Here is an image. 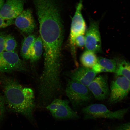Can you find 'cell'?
Returning <instances> with one entry per match:
<instances>
[{
  "label": "cell",
  "mask_w": 130,
  "mask_h": 130,
  "mask_svg": "<svg viewBox=\"0 0 130 130\" xmlns=\"http://www.w3.org/2000/svg\"><path fill=\"white\" fill-rule=\"evenodd\" d=\"M46 108L57 120L76 119L79 118L77 113L70 107L69 102L67 100L55 98Z\"/></svg>",
  "instance_id": "6"
},
{
  "label": "cell",
  "mask_w": 130,
  "mask_h": 130,
  "mask_svg": "<svg viewBox=\"0 0 130 130\" xmlns=\"http://www.w3.org/2000/svg\"><path fill=\"white\" fill-rule=\"evenodd\" d=\"M97 74L92 69L83 66L67 72L66 75L71 80L87 87L95 78Z\"/></svg>",
  "instance_id": "12"
},
{
  "label": "cell",
  "mask_w": 130,
  "mask_h": 130,
  "mask_svg": "<svg viewBox=\"0 0 130 130\" xmlns=\"http://www.w3.org/2000/svg\"><path fill=\"white\" fill-rule=\"evenodd\" d=\"M14 20H6L0 17V29L6 28L14 24Z\"/></svg>",
  "instance_id": "21"
},
{
  "label": "cell",
  "mask_w": 130,
  "mask_h": 130,
  "mask_svg": "<svg viewBox=\"0 0 130 130\" xmlns=\"http://www.w3.org/2000/svg\"><path fill=\"white\" fill-rule=\"evenodd\" d=\"M97 63L104 70L105 72L115 73L117 67L116 60L102 57L98 58Z\"/></svg>",
  "instance_id": "17"
},
{
  "label": "cell",
  "mask_w": 130,
  "mask_h": 130,
  "mask_svg": "<svg viewBox=\"0 0 130 130\" xmlns=\"http://www.w3.org/2000/svg\"><path fill=\"white\" fill-rule=\"evenodd\" d=\"M44 54H61L64 28L58 0H32Z\"/></svg>",
  "instance_id": "1"
},
{
  "label": "cell",
  "mask_w": 130,
  "mask_h": 130,
  "mask_svg": "<svg viewBox=\"0 0 130 130\" xmlns=\"http://www.w3.org/2000/svg\"><path fill=\"white\" fill-rule=\"evenodd\" d=\"M99 22L91 20L85 36L86 50L94 53L102 52L101 37L99 30Z\"/></svg>",
  "instance_id": "8"
},
{
  "label": "cell",
  "mask_w": 130,
  "mask_h": 130,
  "mask_svg": "<svg viewBox=\"0 0 130 130\" xmlns=\"http://www.w3.org/2000/svg\"><path fill=\"white\" fill-rule=\"evenodd\" d=\"M87 87L92 95L99 100H104L110 95L108 78L106 76L95 77Z\"/></svg>",
  "instance_id": "10"
},
{
  "label": "cell",
  "mask_w": 130,
  "mask_h": 130,
  "mask_svg": "<svg viewBox=\"0 0 130 130\" xmlns=\"http://www.w3.org/2000/svg\"><path fill=\"white\" fill-rule=\"evenodd\" d=\"M3 84L4 98L8 108L33 121V113L35 105L32 89L23 87L17 81L9 78L4 79Z\"/></svg>",
  "instance_id": "2"
},
{
  "label": "cell",
  "mask_w": 130,
  "mask_h": 130,
  "mask_svg": "<svg viewBox=\"0 0 130 130\" xmlns=\"http://www.w3.org/2000/svg\"><path fill=\"white\" fill-rule=\"evenodd\" d=\"M82 8L83 0H80L76 7L75 13L72 19L69 37L71 54L75 64L77 67L79 64L76 56L75 40L79 35L85 34L86 28V22L82 13Z\"/></svg>",
  "instance_id": "4"
},
{
  "label": "cell",
  "mask_w": 130,
  "mask_h": 130,
  "mask_svg": "<svg viewBox=\"0 0 130 130\" xmlns=\"http://www.w3.org/2000/svg\"><path fill=\"white\" fill-rule=\"evenodd\" d=\"M6 110V104L4 97L0 95V123L5 117Z\"/></svg>",
  "instance_id": "20"
},
{
  "label": "cell",
  "mask_w": 130,
  "mask_h": 130,
  "mask_svg": "<svg viewBox=\"0 0 130 130\" xmlns=\"http://www.w3.org/2000/svg\"><path fill=\"white\" fill-rule=\"evenodd\" d=\"M4 34L0 32V53L4 51V46L5 37Z\"/></svg>",
  "instance_id": "23"
},
{
  "label": "cell",
  "mask_w": 130,
  "mask_h": 130,
  "mask_svg": "<svg viewBox=\"0 0 130 130\" xmlns=\"http://www.w3.org/2000/svg\"><path fill=\"white\" fill-rule=\"evenodd\" d=\"M115 73L118 77L123 76L130 81V63L125 60L121 61Z\"/></svg>",
  "instance_id": "18"
},
{
  "label": "cell",
  "mask_w": 130,
  "mask_h": 130,
  "mask_svg": "<svg viewBox=\"0 0 130 130\" xmlns=\"http://www.w3.org/2000/svg\"><path fill=\"white\" fill-rule=\"evenodd\" d=\"M43 42L40 36L37 37L31 49L30 59L32 63L39 60L43 52Z\"/></svg>",
  "instance_id": "14"
},
{
  "label": "cell",
  "mask_w": 130,
  "mask_h": 130,
  "mask_svg": "<svg viewBox=\"0 0 130 130\" xmlns=\"http://www.w3.org/2000/svg\"><path fill=\"white\" fill-rule=\"evenodd\" d=\"M85 38L84 35H80L78 36L75 39V44L76 46L82 47L85 45Z\"/></svg>",
  "instance_id": "22"
},
{
  "label": "cell",
  "mask_w": 130,
  "mask_h": 130,
  "mask_svg": "<svg viewBox=\"0 0 130 130\" xmlns=\"http://www.w3.org/2000/svg\"><path fill=\"white\" fill-rule=\"evenodd\" d=\"M126 108L111 111L104 105L95 104L91 105L83 108L82 111L84 118L86 120L105 118L111 120H121L129 111Z\"/></svg>",
  "instance_id": "3"
},
{
  "label": "cell",
  "mask_w": 130,
  "mask_h": 130,
  "mask_svg": "<svg viewBox=\"0 0 130 130\" xmlns=\"http://www.w3.org/2000/svg\"><path fill=\"white\" fill-rule=\"evenodd\" d=\"M36 37L35 35H29L22 41L21 50V54L24 59H30L31 49Z\"/></svg>",
  "instance_id": "15"
},
{
  "label": "cell",
  "mask_w": 130,
  "mask_h": 130,
  "mask_svg": "<svg viewBox=\"0 0 130 130\" xmlns=\"http://www.w3.org/2000/svg\"><path fill=\"white\" fill-rule=\"evenodd\" d=\"M15 19L14 24L23 32L30 34L34 31L36 27L35 22L30 9L23 10Z\"/></svg>",
  "instance_id": "13"
},
{
  "label": "cell",
  "mask_w": 130,
  "mask_h": 130,
  "mask_svg": "<svg viewBox=\"0 0 130 130\" xmlns=\"http://www.w3.org/2000/svg\"><path fill=\"white\" fill-rule=\"evenodd\" d=\"M66 93L75 108L90 101L92 97V95L87 87L71 80L68 82Z\"/></svg>",
  "instance_id": "5"
},
{
  "label": "cell",
  "mask_w": 130,
  "mask_h": 130,
  "mask_svg": "<svg viewBox=\"0 0 130 130\" xmlns=\"http://www.w3.org/2000/svg\"><path fill=\"white\" fill-rule=\"evenodd\" d=\"M26 70L25 63L15 52L4 51L0 53V72L22 71Z\"/></svg>",
  "instance_id": "7"
},
{
  "label": "cell",
  "mask_w": 130,
  "mask_h": 130,
  "mask_svg": "<svg viewBox=\"0 0 130 130\" xmlns=\"http://www.w3.org/2000/svg\"><path fill=\"white\" fill-rule=\"evenodd\" d=\"M5 3V0H0V10L3 7Z\"/></svg>",
  "instance_id": "25"
},
{
  "label": "cell",
  "mask_w": 130,
  "mask_h": 130,
  "mask_svg": "<svg viewBox=\"0 0 130 130\" xmlns=\"http://www.w3.org/2000/svg\"><path fill=\"white\" fill-rule=\"evenodd\" d=\"M97 59L95 53L86 50L81 55L80 61L84 67L91 69L97 63Z\"/></svg>",
  "instance_id": "16"
},
{
  "label": "cell",
  "mask_w": 130,
  "mask_h": 130,
  "mask_svg": "<svg viewBox=\"0 0 130 130\" xmlns=\"http://www.w3.org/2000/svg\"><path fill=\"white\" fill-rule=\"evenodd\" d=\"M17 46V43L14 37L10 35L5 37L4 51L14 52Z\"/></svg>",
  "instance_id": "19"
},
{
  "label": "cell",
  "mask_w": 130,
  "mask_h": 130,
  "mask_svg": "<svg viewBox=\"0 0 130 130\" xmlns=\"http://www.w3.org/2000/svg\"><path fill=\"white\" fill-rule=\"evenodd\" d=\"M114 130H130V122L117 127Z\"/></svg>",
  "instance_id": "24"
},
{
  "label": "cell",
  "mask_w": 130,
  "mask_h": 130,
  "mask_svg": "<svg viewBox=\"0 0 130 130\" xmlns=\"http://www.w3.org/2000/svg\"><path fill=\"white\" fill-rule=\"evenodd\" d=\"M24 0H6L0 10V17L14 20L23 11Z\"/></svg>",
  "instance_id": "11"
},
{
  "label": "cell",
  "mask_w": 130,
  "mask_h": 130,
  "mask_svg": "<svg viewBox=\"0 0 130 130\" xmlns=\"http://www.w3.org/2000/svg\"><path fill=\"white\" fill-rule=\"evenodd\" d=\"M109 102L111 104L123 100L130 92V81L123 76H118L112 82Z\"/></svg>",
  "instance_id": "9"
}]
</instances>
